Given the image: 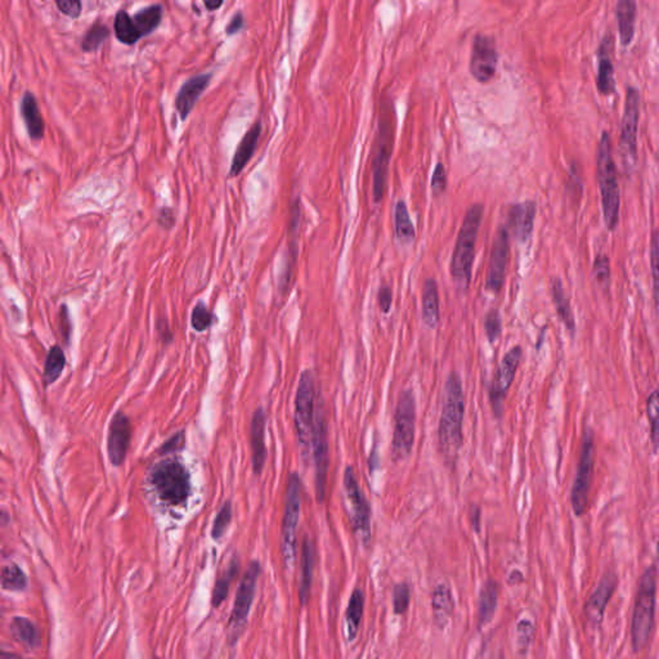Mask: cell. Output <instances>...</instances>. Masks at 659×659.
I'll return each mask as SVG.
<instances>
[{"mask_svg":"<svg viewBox=\"0 0 659 659\" xmlns=\"http://www.w3.org/2000/svg\"><path fill=\"white\" fill-rule=\"evenodd\" d=\"M498 605V583L493 580H488L481 586L479 592V605H478V620L479 627L488 625L493 620Z\"/></svg>","mask_w":659,"mask_h":659,"instance_id":"32","label":"cell"},{"mask_svg":"<svg viewBox=\"0 0 659 659\" xmlns=\"http://www.w3.org/2000/svg\"><path fill=\"white\" fill-rule=\"evenodd\" d=\"M302 219V213H300V204L299 199H295L291 208V219H290V241H288V254H287V262L285 264L284 272L281 273L279 277V291L286 293L287 287L291 286V279H293V272H294L295 263H296V256H298V231H299V225Z\"/></svg>","mask_w":659,"mask_h":659,"instance_id":"23","label":"cell"},{"mask_svg":"<svg viewBox=\"0 0 659 659\" xmlns=\"http://www.w3.org/2000/svg\"><path fill=\"white\" fill-rule=\"evenodd\" d=\"M483 205L474 204L466 210L465 217L458 232L456 246L451 260V276L461 288H467L473 276L474 258L475 248L479 234L481 219H483Z\"/></svg>","mask_w":659,"mask_h":659,"instance_id":"4","label":"cell"},{"mask_svg":"<svg viewBox=\"0 0 659 659\" xmlns=\"http://www.w3.org/2000/svg\"><path fill=\"white\" fill-rule=\"evenodd\" d=\"M210 79L211 74L196 75L194 78L188 79L179 89L175 98V109L182 121L187 120V117L194 109V105L205 92V89L209 86Z\"/></svg>","mask_w":659,"mask_h":659,"instance_id":"22","label":"cell"},{"mask_svg":"<svg viewBox=\"0 0 659 659\" xmlns=\"http://www.w3.org/2000/svg\"><path fill=\"white\" fill-rule=\"evenodd\" d=\"M214 322V314L204 302H197L191 314V325L194 331L204 333L209 330Z\"/></svg>","mask_w":659,"mask_h":659,"instance_id":"44","label":"cell"},{"mask_svg":"<svg viewBox=\"0 0 659 659\" xmlns=\"http://www.w3.org/2000/svg\"><path fill=\"white\" fill-rule=\"evenodd\" d=\"M447 188V173L442 163L435 165L433 177H432V192L434 196H441L444 194Z\"/></svg>","mask_w":659,"mask_h":659,"instance_id":"51","label":"cell"},{"mask_svg":"<svg viewBox=\"0 0 659 659\" xmlns=\"http://www.w3.org/2000/svg\"><path fill=\"white\" fill-rule=\"evenodd\" d=\"M265 425L267 418L262 407L256 408L251 424H250V443H251V462L253 472L259 477L263 472L267 461V446H265Z\"/></svg>","mask_w":659,"mask_h":659,"instance_id":"21","label":"cell"},{"mask_svg":"<svg viewBox=\"0 0 659 659\" xmlns=\"http://www.w3.org/2000/svg\"><path fill=\"white\" fill-rule=\"evenodd\" d=\"M175 222H177V218H175L174 210L168 208V206H164L161 209H159L157 223L163 229L171 231V228L175 225Z\"/></svg>","mask_w":659,"mask_h":659,"instance_id":"52","label":"cell"},{"mask_svg":"<svg viewBox=\"0 0 659 659\" xmlns=\"http://www.w3.org/2000/svg\"><path fill=\"white\" fill-rule=\"evenodd\" d=\"M523 357L521 347H514L505 354L501 364L497 367L492 385L489 388V402L492 412L497 419L502 418L504 404L507 392L512 385L517 371Z\"/></svg>","mask_w":659,"mask_h":659,"instance_id":"14","label":"cell"},{"mask_svg":"<svg viewBox=\"0 0 659 659\" xmlns=\"http://www.w3.org/2000/svg\"><path fill=\"white\" fill-rule=\"evenodd\" d=\"M260 134H262V125H260V123H256L244 135V138L241 140L240 145L237 146V149H236L234 156H233L232 164H231V168H229V177L231 178L239 177L242 171L246 168V165H248V161L251 160V157L255 152Z\"/></svg>","mask_w":659,"mask_h":659,"instance_id":"25","label":"cell"},{"mask_svg":"<svg viewBox=\"0 0 659 659\" xmlns=\"http://www.w3.org/2000/svg\"><path fill=\"white\" fill-rule=\"evenodd\" d=\"M592 273L594 277L597 281L599 285L608 287L611 284V260L609 256L606 254H597L594 265H592Z\"/></svg>","mask_w":659,"mask_h":659,"instance_id":"47","label":"cell"},{"mask_svg":"<svg viewBox=\"0 0 659 659\" xmlns=\"http://www.w3.org/2000/svg\"><path fill=\"white\" fill-rule=\"evenodd\" d=\"M115 32L117 38L121 43L132 46L140 39V34L135 29V25L133 22L132 17L125 12L120 11L115 18Z\"/></svg>","mask_w":659,"mask_h":659,"instance_id":"39","label":"cell"},{"mask_svg":"<svg viewBox=\"0 0 659 659\" xmlns=\"http://www.w3.org/2000/svg\"><path fill=\"white\" fill-rule=\"evenodd\" d=\"M637 7L635 0H618L615 4V18L620 32V41L623 47H628L635 36Z\"/></svg>","mask_w":659,"mask_h":659,"instance_id":"27","label":"cell"},{"mask_svg":"<svg viewBox=\"0 0 659 659\" xmlns=\"http://www.w3.org/2000/svg\"><path fill=\"white\" fill-rule=\"evenodd\" d=\"M651 263L653 287H654V299H655V302L658 304L659 233L657 229H654V232L651 234Z\"/></svg>","mask_w":659,"mask_h":659,"instance_id":"49","label":"cell"},{"mask_svg":"<svg viewBox=\"0 0 659 659\" xmlns=\"http://www.w3.org/2000/svg\"><path fill=\"white\" fill-rule=\"evenodd\" d=\"M365 611V594L361 589H354L350 595V603L345 613L347 637L348 641H354Z\"/></svg>","mask_w":659,"mask_h":659,"instance_id":"33","label":"cell"},{"mask_svg":"<svg viewBox=\"0 0 659 659\" xmlns=\"http://www.w3.org/2000/svg\"><path fill=\"white\" fill-rule=\"evenodd\" d=\"M523 581H524V575L518 569H514L512 573L509 574V578H507L509 585H519Z\"/></svg>","mask_w":659,"mask_h":659,"instance_id":"59","label":"cell"},{"mask_svg":"<svg viewBox=\"0 0 659 659\" xmlns=\"http://www.w3.org/2000/svg\"><path fill=\"white\" fill-rule=\"evenodd\" d=\"M498 52L496 41L486 36L477 35L472 43L469 69L478 83L488 84L496 76Z\"/></svg>","mask_w":659,"mask_h":659,"instance_id":"16","label":"cell"},{"mask_svg":"<svg viewBox=\"0 0 659 659\" xmlns=\"http://www.w3.org/2000/svg\"><path fill=\"white\" fill-rule=\"evenodd\" d=\"M481 507L477 506V505H473L470 507V512H469V518H470V521H472V527H473L474 531L478 533L481 531Z\"/></svg>","mask_w":659,"mask_h":659,"instance_id":"57","label":"cell"},{"mask_svg":"<svg viewBox=\"0 0 659 659\" xmlns=\"http://www.w3.org/2000/svg\"><path fill=\"white\" fill-rule=\"evenodd\" d=\"M0 583L6 590L11 591H21L26 589L27 580L22 569L16 564L7 566L0 572Z\"/></svg>","mask_w":659,"mask_h":659,"instance_id":"40","label":"cell"},{"mask_svg":"<svg viewBox=\"0 0 659 659\" xmlns=\"http://www.w3.org/2000/svg\"><path fill=\"white\" fill-rule=\"evenodd\" d=\"M12 634L15 636L17 641L24 644L29 648H35L39 645V632L36 627L34 626L30 620H26L24 617H16L12 620L11 625Z\"/></svg>","mask_w":659,"mask_h":659,"instance_id":"37","label":"cell"},{"mask_svg":"<svg viewBox=\"0 0 659 659\" xmlns=\"http://www.w3.org/2000/svg\"><path fill=\"white\" fill-rule=\"evenodd\" d=\"M612 35H605L604 39L600 43L597 49L599 57V67H597V86L600 94L603 95H612L615 91V81H614V67H613L612 57Z\"/></svg>","mask_w":659,"mask_h":659,"instance_id":"24","label":"cell"},{"mask_svg":"<svg viewBox=\"0 0 659 659\" xmlns=\"http://www.w3.org/2000/svg\"><path fill=\"white\" fill-rule=\"evenodd\" d=\"M411 601V589L407 583H398L393 589V609L398 615H402L408 611Z\"/></svg>","mask_w":659,"mask_h":659,"instance_id":"45","label":"cell"},{"mask_svg":"<svg viewBox=\"0 0 659 659\" xmlns=\"http://www.w3.org/2000/svg\"><path fill=\"white\" fill-rule=\"evenodd\" d=\"M640 117V93L628 86L620 125V147L626 171H632L637 161V128Z\"/></svg>","mask_w":659,"mask_h":659,"instance_id":"12","label":"cell"},{"mask_svg":"<svg viewBox=\"0 0 659 659\" xmlns=\"http://www.w3.org/2000/svg\"><path fill=\"white\" fill-rule=\"evenodd\" d=\"M416 433V398L411 389L401 393L394 415L392 455L397 461L411 455Z\"/></svg>","mask_w":659,"mask_h":659,"instance_id":"9","label":"cell"},{"mask_svg":"<svg viewBox=\"0 0 659 659\" xmlns=\"http://www.w3.org/2000/svg\"><path fill=\"white\" fill-rule=\"evenodd\" d=\"M132 439L131 420L124 412L119 411L111 420L107 437V452L111 464L121 466L126 458Z\"/></svg>","mask_w":659,"mask_h":659,"instance_id":"19","label":"cell"},{"mask_svg":"<svg viewBox=\"0 0 659 659\" xmlns=\"http://www.w3.org/2000/svg\"><path fill=\"white\" fill-rule=\"evenodd\" d=\"M378 302H379L381 312L384 314H388L390 309H392V302H393V293H392L390 287L387 286V285L380 287V290L378 293Z\"/></svg>","mask_w":659,"mask_h":659,"instance_id":"54","label":"cell"},{"mask_svg":"<svg viewBox=\"0 0 659 659\" xmlns=\"http://www.w3.org/2000/svg\"><path fill=\"white\" fill-rule=\"evenodd\" d=\"M260 574H262L260 563L258 560H253L248 564V569L241 580L240 586L234 599L233 611L229 617V625H228L229 645H234L237 643L248 622V614L251 611V605L254 603L256 586H258V580Z\"/></svg>","mask_w":659,"mask_h":659,"instance_id":"10","label":"cell"},{"mask_svg":"<svg viewBox=\"0 0 659 659\" xmlns=\"http://www.w3.org/2000/svg\"><path fill=\"white\" fill-rule=\"evenodd\" d=\"M657 566L645 569L637 587L632 620H631V644L634 653L643 651L651 643L655 626V603H657Z\"/></svg>","mask_w":659,"mask_h":659,"instance_id":"2","label":"cell"},{"mask_svg":"<svg viewBox=\"0 0 659 659\" xmlns=\"http://www.w3.org/2000/svg\"><path fill=\"white\" fill-rule=\"evenodd\" d=\"M465 418V396L458 373H451L444 384L442 412L438 427V442L444 461L455 465L462 447V425Z\"/></svg>","mask_w":659,"mask_h":659,"instance_id":"1","label":"cell"},{"mask_svg":"<svg viewBox=\"0 0 659 659\" xmlns=\"http://www.w3.org/2000/svg\"><path fill=\"white\" fill-rule=\"evenodd\" d=\"M421 318L429 328H435L441 319L439 310V293L435 279H427L422 286L421 294Z\"/></svg>","mask_w":659,"mask_h":659,"instance_id":"28","label":"cell"},{"mask_svg":"<svg viewBox=\"0 0 659 659\" xmlns=\"http://www.w3.org/2000/svg\"><path fill=\"white\" fill-rule=\"evenodd\" d=\"M509 256H510V233L506 228H500L492 245L488 276H487V284H486V288L493 294H498L504 287Z\"/></svg>","mask_w":659,"mask_h":659,"instance_id":"17","label":"cell"},{"mask_svg":"<svg viewBox=\"0 0 659 659\" xmlns=\"http://www.w3.org/2000/svg\"><path fill=\"white\" fill-rule=\"evenodd\" d=\"M232 520V504L231 501H225L220 510L218 512L217 517L211 528V537L213 540H220L225 535V531L229 527Z\"/></svg>","mask_w":659,"mask_h":659,"instance_id":"43","label":"cell"},{"mask_svg":"<svg viewBox=\"0 0 659 659\" xmlns=\"http://www.w3.org/2000/svg\"><path fill=\"white\" fill-rule=\"evenodd\" d=\"M344 488L350 504L354 533L367 546L371 540V507L362 489L359 488L356 473L352 466H348L344 472Z\"/></svg>","mask_w":659,"mask_h":659,"instance_id":"13","label":"cell"},{"mask_svg":"<svg viewBox=\"0 0 659 659\" xmlns=\"http://www.w3.org/2000/svg\"><path fill=\"white\" fill-rule=\"evenodd\" d=\"M157 331H159V335H160V339L163 342L164 345H169L173 342V333H171V326H169V322L166 318H160L157 321Z\"/></svg>","mask_w":659,"mask_h":659,"instance_id":"55","label":"cell"},{"mask_svg":"<svg viewBox=\"0 0 659 659\" xmlns=\"http://www.w3.org/2000/svg\"><path fill=\"white\" fill-rule=\"evenodd\" d=\"M302 507V479L298 473H290L287 481L286 496H285V512L282 519L281 532V547L282 559L288 571L293 569L296 560V533L300 519Z\"/></svg>","mask_w":659,"mask_h":659,"instance_id":"8","label":"cell"},{"mask_svg":"<svg viewBox=\"0 0 659 659\" xmlns=\"http://www.w3.org/2000/svg\"><path fill=\"white\" fill-rule=\"evenodd\" d=\"M57 6L63 15L71 18H78L81 12L80 0H57Z\"/></svg>","mask_w":659,"mask_h":659,"instance_id":"53","label":"cell"},{"mask_svg":"<svg viewBox=\"0 0 659 659\" xmlns=\"http://www.w3.org/2000/svg\"><path fill=\"white\" fill-rule=\"evenodd\" d=\"M316 415V381L310 370L302 371L295 397L294 422L299 448L305 461L309 460Z\"/></svg>","mask_w":659,"mask_h":659,"instance_id":"7","label":"cell"},{"mask_svg":"<svg viewBox=\"0 0 659 659\" xmlns=\"http://www.w3.org/2000/svg\"><path fill=\"white\" fill-rule=\"evenodd\" d=\"M244 27V15L241 12H237L234 16L232 17L231 22L227 25L225 27V32L227 35H234L237 32H240L241 29Z\"/></svg>","mask_w":659,"mask_h":659,"instance_id":"56","label":"cell"},{"mask_svg":"<svg viewBox=\"0 0 659 659\" xmlns=\"http://www.w3.org/2000/svg\"><path fill=\"white\" fill-rule=\"evenodd\" d=\"M21 112H22V117H24L29 135L32 140H41L44 137L46 125H44L43 117L40 115L36 100L34 98L32 93L25 94L22 103H21Z\"/></svg>","mask_w":659,"mask_h":659,"instance_id":"31","label":"cell"},{"mask_svg":"<svg viewBox=\"0 0 659 659\" xmlns=\"http://www.w3.org/2000/svg\"><path fill=\"white\" fill-rule=\"evenodd\" d=\"M594 474V433L587 427L582 438L581 455L574 478L571 501L575 517L581 518L587 510L590 491Z\"/></svg>","mask_w":659,"mask_h":659,"instance_id":"11","label":"cell"},{"mask_svg":"<svg viewBox=\"0 0 659 659\" xmlns=\"http://www.w3.org/2000/svg\"><path fill=\"white\" fill-rule=\"evenodd\" d=\"M312 447H313V458H314V467H316V478H314L316 496H317L318 502H322L326 497L327 474H328V462H330L328 433H327V422H326L325 412L322 410V404H319L317 412L314 415Z\"/></svg>","mask_w":659,"mask_h":659,"instance_id":"15","label":"cell"},{"mask_svg":"<svg viewBox=\"0 0 659 659\" xmlns=\"http://www.w3.org/2000/svg\"><path fill=\"white\" fill-rule=\"evenodd\" d=\"M65 365H66L65 353L58 345H55L52 350H49L47 359H46L44 373H43V379L46 385L53 384L61 376Z\"/></svg>","mask_w":659,"mask_h":659,"instance_id":"38","label":"cell"},{"mask_svg":"<svg viewBox=\"0 0 659 659\" xmlns=\"http://www.w3.org/2000/svg\"><path fill=\"white\" fill-rule=\"evenodd\" d=\"M484 331L489 342H496L502 333V321L500 312L491 309L484 317Z\"/></svg>","mask_w":659,"mask_h":659,"instance_id":"48","label":"cell"},{"mask_svg":"<svg viewBox=\"0 0 659 659\" xmlns=\"http://www.w3.org/2000/svg\"><path fill=\"white\" fill-rule=\"evenodd\" d=\"M240 559L233 558L229 561V564L227 566V569L223 572V574L218 578V581L215 582V587L213 591V597H211V604L214 608H218L228 597L229 586L240 572Z\"/></svg>","mask_w":659,"mask_h":659,"instance_id":"35","label":"cell"},{"mask_svg":"<svg viewBox=\"0 0 659 659\" xmlns=\"http://www.w3.org/2000/svg\"><path fill=\"white\" fill-rule=\"evenodd\" d=\"M551 298L554 302V307L560 321L564 324L566 330L571 333V336L575 334V319H574L573 310L571 307V302L566 294L563 282L559 277H554L551 281Z\"/></svg>","mask_w":659,"mask_h":659,"instance_id":"30","label":"cell"},{"mask_svg":"<svg viewBox=\"0 0 659 659\" xmlns=\"http://www.w3.org/2000/svg\"><path fill=\"white\" fill-rule=\"evenodd\" d=\"M396 114L390 102H384L379 117L373 159V194L375 204H380L388 185L389 164L394 146Z\"/></svg>","mask_w":659,"mask_h":659,"instance_id":"6","label":"cell"},{"mask_svg":"<svg viewBox=\"0 0 659 659\" xmlns=\"http://www.w3.org/2000/svg\"><path fill=\"white\" fill-rule=\"evenodd\" d=\"M658 390H653L651 396L648 397L646 401V415L651 424V439L654 453L658 452L659 444V422H658Z\"/></svg>","mask_w":659,"mask_h":659,"instance_id":"41","label":"cell"},{"mask_svg":"<svg viewBox=\"0 0 659 659\" xmlns=\"http://www.w3.org/2000/svg\"><path fill=\"white\" fill-rule=\"evenodd\" d=\"M597 178L605 225L609 231H614L620 220V192L617 168L613 159L612 138L608 132H603L597 146Z\"/></svg>","mask_w":659,"mask_h":659,"instance_id":"3","label":"cell"},{"mask_svg":"<svg viewBox=\"0 0 659 659\" xmlns=\"http://www.w3.org/2000/svg\"><path fill=\"white\" fill-rule=\"evenodd\" d=\"M394 227H396V236L402 245H411L415 241V227L412 223L410 211L404 200L397 202L394 210Z\"/></svg>","mask_w":659,"mask_h":659,"instance_id":"34","label":"cell"},{"mask_svg":"<svg viewBox=\"0 0 659 659\" xmlns=\"http://www.w3.org/2000/svg\"><path fill=\"white\" fill-rule=\"evenodd\" d=\"M185 446H186V432L179 430L175 434L171 435L168 441H165L159 452L160 455H171L174 452L183 450Z\"/></svg>","mask_w":659,"mask_h":659,"instance_id":"50","label":"cell"},{"mask_svg":"<svg viewBox=\"0 0 659 659\" xmlns=\"http://www.w3.org/2000/svg\"><path fill=\"white\" fill-rule=\"evenodd\" d=\"M61 319H62L63 326H61L62 328L63 336L66 338V340H69V334H70V319H69V316H67V308L63 305L62 309H61Z\"/></svg>","mask_w":659,"mask_h":659,"instance_id":"58","label":"cell"},{"mask_svg":"<svg viewBox=\"0 0 659 659\" xmlns=\"http://www.w3.org/2000/svg\"><path fill=\"white\" fill-rule=\"evenodd\" d=\"M202 1L208 11H217L218 8L222 7L225 0H202Z\"/></svg>","mask_w":659,"mask_h":659,"instance_id":"60","label":"cell"},{"mask_svg":"<svg viewBox=\"0 0 659 659\" xmlns=\"http://www.w3.org/2000/svg\"><path fill=\"white\" fill-rule=\"evenodd\" d=\"M535 637V625L528 620H521L515 626V646L520 654H526Z\"/></svg>","mask_w":659,"mask_h":659,"instance_id":"42","label":"cell"},{"mask_svg":"<svg viewBox=\"0 0 659 659\" xmlns=\"http://www.w3.org/2000/svg\"><path fill=\"white\" fill-rule=\"evenodd\" d=\"M618 586V575L614 572H606L597 583V589L585 605V617L592 630L600 627L604 618L605 609Z\"/></svg>","mask_w":659,"mask_h":659,"instance_id":"18","label":"cell"},{"mask_svg":"<svg viewBox=\"0 0 659 659\" xmlns=\"http://www.w3.org/2000/svg\"><path fill=\"white\" fill-rule=\"evenodd\" d=\"M314 566H316V547L313 541L307 535L304 537L302 545V574H300V586H299V600L302 606H305L309 601Z\"/></svg>","mask_w":659,"mask_h":659,"instance_id":"26","label":"cell"},{"mask_svg":"<svg viewBox=\"0 0 659 659\" xmlns=\"http://www.w3.org/2000/svg\"><path fill=\"white\" fill-rule=\"evenodd\" d=\"M161 18H163V7L149 6L147 8L142 9L138 13H135L132 20L135 25L137 32L142 38L154 32L161 22Z\"/></svg>","mask_w":659,"mask_h":659,"instance_id":"36","label":"cell"},{"mask_svg":"<svg viewBox=\"0 0 659 659\" xmlns=\"http://www.w3.org/2000/svg\"><path fill=\"white\" fill-rule=\"evenodd\" d=\"M9 518L8 514L3 510H0V526H6L8 524Z\"/></svg>","mask_w":659,"mask_h":659,"instance_id":"61","label":"cell"},{"mask_svg":"<svg viewBox=\"0 0 659 659\" xmlns=\"http://www.w3.org/2000/svg\"><path fill=\"white\" fill-rule=\"evenodd\" d=\"M537 204L535 201H523L514 204L507 213V231L512 233L515 240L524 244L532 236L535 228Z\"/></svg>","mask_w":659,"mask_h":659,"instance_id":"20","label":"cell"},{"mask_svg":"<svg viewBox=\"0 0 659 659\" xmlns=\"http://www.w3.org/2000/svg\"><path fill=\"white\" fill-rule=\"evenodd\" d=\"M432 609L434 614L435 623L439 627H443L455 611V600L450 585L443 582L435 586L432 592Z\"/></svg>","mask_w":659,"mask_h":659,"instance_id":"29","label":"cell"},{"mask_svg":"<svg viewBox=\"0 0 659 659\" xmlns=\"http://www.w3.org/2000/svg\"><path fill=\"white\" fill-rule=\"evenodd\" d=\"M149 481L160 501L168 506H185L191 496V475L178 458H165L157 462L151 469Z\"/></svg>","mask_w":659,"mask_h":659,"instance_id":"5","label":"cell"},{"mask_svg":"<svg viewBox=\"0 0 659 659\" xmlns=\"http://www.w3.org/2000/svg\"><path fill=\"white\" fill-rule=\"evenodd\" d=\"M107 36H109V29L106 26L101 24L94 25L86 34V38L83 39L81 48L86 52L95 51L105 40L107 39Z\"/></svg>","mask_w":659,"mask_h":659,"instance_id":"46","label":"cell"}]
</instances>
